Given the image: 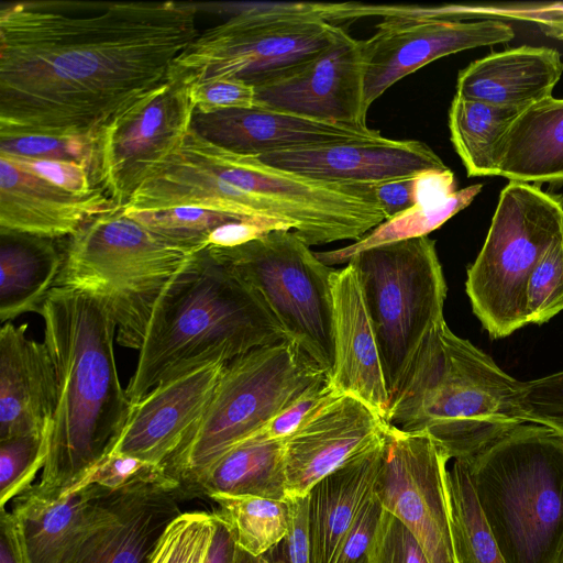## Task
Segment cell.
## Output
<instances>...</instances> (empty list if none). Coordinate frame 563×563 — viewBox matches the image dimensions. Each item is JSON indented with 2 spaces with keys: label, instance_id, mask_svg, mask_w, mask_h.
<instances>
[{
  "label": "cell",
  "instance_id": "obj_1",
  "mask_svg": "<svg viewBox=\"0 0 563 563\" xmlns=\"http://www.w3.org/2000/svg\"><path fill=\"white\" fill-rule=\"evenodd\" d=\"M185 2L34 0L0 11V129L95 137L199 34Z\"/></svg>",
  "mask_w": 563,
  "mask_h": 563
},
{
  "label": "cell",
  "instance_id": "obj_2",
  "mask_svg": "<svg viewBox=\"0 0 563 563\" xmlns=\"http://www.w3.org/2000/svg\"><path fill=\"white\" fill-rule=\"evenodd\" d=\"M40 314L56 375V407L36 488L59 497L77 486L120 439L133 409L113 351L117 322L91 294L54 286Z\"/></svg>",
  "mask_w": 563,
  "mask_h": 563
},
{
  "label": "cell",
  "instance_id": "obj_3",
  "mask_svg": "<svg viewBox=\"0 0 563 563\" xmlns=\"http://www.w3.org/2000/svg\"><path fill=\"white\" fill-rule=\"evenodd\" d=\"M284 340L257 292L208 246L185 261L159 296L128 397L134 405L164 382Z\"/></svg>",
  "mask_w": 563,
  "mask_h": 563
},
{
  "label": "cell",
  "instance_id": "obj_4",
  "mask_svg": "<svg viewBox=\"0 0 563 563\" xmlns=\"http://www.w3.org/2000/svg\"><path fill=\"white\" fill-rule=\"evenodd\" d=\"M522 386L444 321L421 343L390 398L386 421L428 433L450 460L468 459L526 423Z\"/></svg>",
  "mask_w": 563,
  "mask_h": 563
},
{
  "label": "cell",
  "instance_id": "obj_5",
  "mask_svg": "<svg viewBox=\"0 0 563 563\" xmlns=\"http://www.w3.org/2000/svg\"><path fill=\"white\" fill-rule=\"evenodd\" d=\"M463 461L506 563H563V437L522 423Z\"/></svg>",
  "mask_w": 563,
  "mask_h": 563
},
{
  "label": "cell",
  "instance_id": "obj_6",
  "mask_svg": "<svg viewBox=\"0 0 563 563\" xmlns=\"http://www.w3.org/2000/svg\"><path fill=\"white\" fill-rule=\"evenodd\" d=\"M190 255L115 207L69 236L55 286L101 298L117 322L118 343L139 351L159 296Z\"/></svg>",
  "mask_w": 563,
  "mask_h": 563
},
{
  "label": "cell",
  "instance_id": "obj_7",
  "mask_svg": "<svg viewBox=\"0 0 563 563\" xmlns=\"http://www.w3.org/2000/svg\"><path fill=\"white\" fill-rule=\"evenodd\" d=\"M329 376L298 346L284 340L228 362L198 422L162 464L181 493L233 446ZM180 501V500H179Z\"/></svg>",
  "mask_w": 563,
  "mask_h": 563
},
{
  "label": "cell",
  "instance_id": "obj_8",
  "mask_svg": "<svg viewBox=\"0 0 563 563\" xmlns=\"http://www.w3.org/2000/svg\"><path fill=\"white\" fill-rule=\"evenodd\" d=\"M563 238V201L539 187L510 181L500 192L485 242L467 269L472 310L493 339L527 325L529 277Z\"/></svg>",
  "mask_w": 563,
  "mask_h": 563
},
{
  "label": "cell",
  "instance_id": "obj_9",
  "mask_svg": "<svg viewBox=\"0 0 563 563\" xmlns=\"http://www.w3.org/2000/svg\"><path fill=\"white\" fill-rule=\"evenodd\" d=\"M342 29L317 16L310 2L250 3L199 33L169 76L188 85L236 78L254 86L316 57Z\"/></svg>",
  "mask_w": 563,
  "mask_h": 563
},
{
  "label": "cell",
  "instance_id": "obj_10",
  "mask_svg": "<svg viewBox=\"0 0 563 563\" xmlns=\"http://www.w3.org/2000/svg\"><path fill=\"white\" fill-rule=\"evenodd\" d=\"M347 264L357 276L391 398L427 334L445 321L446 284L435 242L420 236L387 243Z\"/></svg>",
  "mask_w": 563,
  "mask_h": 563
},
{
  "label": "cell",
  "instance_id": "obj_11",
  "mask_svg": "<svg viewBox=\"0 0 563 563\" xmlns=\"http://www.w3.org/2000/svg\"><path fill=\"white\" fill-rule=\"evenodd\" d=\"M212 252L252 287L282 329L329 377L333 367L332 276L291 230Z\"/></svg>",
  "mask_w": 563,
  "mask_h": 563
},
{
  "label": "cell",
  "instance_id": "obj_12",
  "mask_svg": "<svg viewBox=\"0 0 563 563\" xmlns=\"http://www.w3.org/2000/svg\"><path fill=\"white\" fill-rule=\"evenodd\" d=\"M196 107L190 85L168 79L119 111L93 139L91 178L117 207L125 208L139 187L180 145Z\"/></svg>",
  "mask_w": 563,
  "mask_h": 563
},
{
  "label": "cell",
  "instance_id": "obj_13",
  "mask_svg": "<svg viewBox=\"0 0 563 563\" xmlns=\"http://www.w3.org/2000/svg\"><path fill=\"white\" fill-rule=\"evenodd\" d=\"M449 460L428 433L388 423L374 494L417 538L430 563H456L446 486Z\"/></svg>",
  "mask_w": 563,
  "mask_h": 563
},
{
  "label": "cell",
  "instance_id": "obj_14",
  "mask_svg": "<svg viewBox=\"0 0 563 563\" xmlns=\"http://www.w3.org/2000/svg\"><path fill=\"white\" fill-rule=\"evenodd\" d=\"M515 37L512 26L497 19L444 20L384 18L362 41L365 108L388 88L441 57Z\"/></svg>",
  "mask_w": 563,
  "mask_h": 563
},
{
  "label": "cell",
  "instance_id": "obj_15",
  "mask_svg": "<svg viewBox=\"0 0 563 563\" xmlns=\"http://www.w3.org/2000/svg\"><path fill=\"white\" fill-rule=\"evenodd\" d=\"M256 107L367 126L362 41L344 29L308 62L254 85Z\"/></svg>",
  "mask_w": 563,
  "mask_h": 563
},
{
  "label": "cell",
  "instance_id": "obj_16",
  "mask_svg": "<svg viewBox=\"0 0 563 563\" xmlns=\"http://www.w3.org/2000/svg\"><path fill=\"white\" fill-rule=\"evenodd\" d=\"M387 428L367 405L331 390L285 439L287 499L307 496L319 481L379 442Z\"/></svg>",
  "mask_w": 563,
  "mask_h": 563
},
{
  "label": "cell",
  "instance_id": "obj_17",
  "mask_svg": "<svg viewBox=\"0 0 563 563\" xmlns=\"http://www.w3.org/2000/svg\"><path fill=\"white\" fill-rule=\"evenodd\" d=\"M180 514L179 500L167 486L107 488L65 563H151L166 528Z\"/></svg>",
  "mask_w": 563,
  "mask_h": 563
},
{
  "label": "cell",
  "instance_id": "obj_18",
  "mask_svg": "<svg viewBox=\"0 0 563 563\" xmlns=\"http://www.w3.org/2000/svg\"><path fill=\"white\" fill-rule=\"evenodd\" d=\"M257 157L274 167L317 179L373 186L449 168L426 143L383 135Z\"/></svg>",
  "mask_w": 563,
  "mask_h": 563
},
{
  "label": "cell",
  "instance_id": "obj_19",
  "mask_svg": "<svg viewBox=\"0 0 563 563\" xmlns=\"http://www.w3.org/2000/svg\"><path fill=\"white\" fill-rule=\"evenodd\" d=\"M225 364H208L150 390L133 405L111 453L162 466L200 419Z\"/></svg>",
  "mask_w": 563,
  "mask_h": 563
},
{
  "label": "cell",
  "instance_id": "obj_20",
  "mask_svg": "<svg viewBox=\"0 0 563 563\" xmlns=\"http://www.w3.org/2000/svg\"><path fill=\"white\" fill-rule=\"evenodd\" d=\"M333 391L357 398L386 420L390 396L376 335L356 273L346 264L332 276Z\"/></svg>",
  "mask_w": 563,
  "mask_h": 563
},
{
  "label": "cell",
  "instance_id": "obj_21",
  "mask_svg": "<svg viewBox=\"0 0 563 563\" xmlns=\"http://www.w3.org/2000/svg\"><path fill=\"white\" fill-rule=\"evenodd\" d=\"M192 128L232 152L262 156L382 135L369 126H353L261 107L211 114L195 111Z\"/></svg>",
  "mask_w": 563,
  "mask_h": 563
},
{
  "label": "cell",
  "instance_id": "obj_22",
  "mask_svg": "<svg viewBox=\"0 0 563 563\" xmlns=\"http://www.w3.org/2000/svg\"><path fill=\"white\" fill-rule=\"evenodd\" d=\"M115 207L99 187L67 191L0 154V232L70 236L90 217Z\"/></svg>",
  "mask_w": 563,
  "mask_h": 563
},
{
  "label": "cell",
  "instance_id": "obj_23",
  "mask_svg": "<svg viewBox=\"0 0 563 563\" xmlns=\"http://www.w3.org/2000/svg\"><path fill=\"white\" fill-rule=\"evenodd\" d=\"M27 323L0 330V440L47 433L56 407V375L44 342L27 336Z\"/></svg>",
  "mask_w": 563,
  "mask_h": 563
},
{
  "label": "cell",
  "instance_id": "obj_24",
  "mask_svg": "<svg viewBox=\"0 0 563 563\" xmlns=\"http://www.w3.org/2000/svg\"><path fill=\"white\" fill-rule=\"evenodd\" d=\"M562 74L563 62L556 49L523 45L472 62L460 70L455 93L522 111L552 97Z\"/></svg>",
  "mask_w": 563,
  "mask_h": 563
},
{
  "label": "cell",
  "instance_id": "obj_25",
  "mask_svg": "<svg viewBox=\"0 0 563 563\" xmlns=\"http://www.w3.org/2000/svg\"><path fill=\"white\" fill-rule=\"evenodd\" d=\"M386 434V432H385ZM384 438L319 481L308 494L311 563H333L347 532L374 494Z\"/></svg>",
  "mask_w": 563,
  "mask_h": 563
},
{
  "label": "cell",
  "instance_id": "obj_26",
  "mask_svg": "<svg viewBox=\"0 0 563 563\" xmlns=\"http://www.w3.org/2000/svg\"><path fill=\"white\" fill-rule=\"evenodd\" d=\"M107 488L88 485L53 498L32 485L12 511L27 563H65L86 533Z\"/></svg>",
  "mask_w": 563,
  "mask_h": 563
},
{
  "label": "cell",
  "instance_id": "obj_27",
  "mask_svg": "<svg viewBox=\"0 0 563 563\" xmlns=\"http://www.w3.org/2000/svg\"><path fill=\"white\" fill-rule=\"evenodd\" d=\"M496 176L563 181V99L549 97L518 114L496 150Z\"/></svg>",
  "mask_w": 563,
  "mask_h": 563
},
{
  "label": "cell",
  "instance_id": "obj_28",
  "mask_svg": "<svg viewBox=\"0 0 563 563\" xmlns=\"http://www.w3.org/2000/svg\"><path fill=\"white\" fill-rule=\"evenodd\" d=\"M216 494L287 500L285 440L251 435L205 470L179 500Z\"/></svg>",
  "mask_w": 563,
  "mask_h": 563
},
{
  "label": "cell",
  "instance_id": "obj_29",
  "mask_svg": "<svg viewBox=\"0 0 563 563\" xmlns=\"http://www.w3.org/2000/svg\"><path fill=\"white\" fill-rule=\"evenodd\" d=\"M53 239L0 232V321L38 312L63 264Z\"/></svg>",
  "mask_w": 563,
  "mask_h": 563
},
{
  "label": "cell",
  "instance_id": "obj_30",
  "mask_svg": "<svg viewBox=\"0 0 563 563\" xmlns=\"http://www.w3.org/2000/svg\"><path fill=\"white\" fill-rule=\"evenodd\" d=\"M520 112L454 95L449 109L451 142L470 177L496 176V150Z\"/></svg>",
  "mask_w": 563,
  "mask_h": 563
},
{
  "label": "cell",
  "instance_id": "obj_31",
  "mask_svg": "<svg viewBox=\"0 0 563 563\" xmlns=\"http://www.w3.org/2000/svg\"><path fill=\"white\" fill-rule=\"evenodd\" d=\"M451 533L456 563H506L481 509L466 464L446 472Z\"/></svg>",
  "mask_w": 563,
  "mask_h": 563
},
{
  "label": "cell",
  "instance_id": "obj_32",
  "mask_svg": "<svg viewBox=\"0 0 563 563\" xmlns=\"http://www.w3.org/2000/svg\"><path fill=\"white\" fill-rule=\"evenodd\" d=\"M476 184L457 192L449 200L435 205H415L400 214L385 220L354 243L332 250L317 252V257L328 266L347 264L357 253L367 249L397 241L428 236V234L454 214L466 208L482 190Z\"/></svg>",
  "mask_w": 563,
  "mask_h": 563
},
{
  "label": "cell",
  "instance_id": "obj_33",
  "mask_svg": "<svg viewBox=\"0 0 563 563\" xmlns=\"http://www.w3.org/2000/svg\"><path fill=\"white\" fill-rule=\"evenodd\" d=\"M209 498L218 505L213 514L230 528L239 549L252 555L276 547L288 531V500L223 494Z\"/></svg>",
  "mask_w": 563,
  "mask_h": 563
},
{
  "label": "cell",
  "instance_id": "obj_34",
  "mask_svg": "<svg viewBox=\"0 0 563 563\" xmlns=\"http://www.w3.org/2000/svg\"><path fill=\"white\" fill-rule=\"evenodd\" d=\"M124 213L166 243L190 254L207 249L209 236L217 228L232 221L251 220L191 207L124 209Z\"/></svg>",
  "mask_w": 563,
  "mask_h": 563
},
{
  "label": "cell",
  "instance_id": "obj_35",
  "mask_svg": "<svg viewBox=\"0 0 563 563\" xmlns=\"http://www.w3.org/2000/svg\"><path fill=\"white\" fill-rule=\"evenodd\" d=\"M47 456V433L0 440V508L32 486Z\"/></svg>",
  "mask_w": 563,
  "mask_h": 563
},
{
  "label": "cell",
  "instance_id": "obj_36",
  "mask_svg": "<svg viewBox=\"0 0 563 563\" xmlns=\"http://www.w3.org/2000/svg\"><path fill=\"white\" fill-rule=\"evenodd\" d=\"M93 139L0 129V153L32 159H59L85 164L91 172Z\"/></svg>",
  "mask_w": 563,
  "mask_h": 563
},
{
  "label": "cell",
  "instance_id": "obj_37",
  "mask_svg": "<svg viewBox=\"0 0 563 563\" xmlns=\"http://www.w3.org/2000/svg\"><path fill=\"white\" fill-rule=\"evenodd\" d=\"M214 525L213 512H181L166 528L151 563H203Z\"/></svg>",
  "mask_w": 563,
  "mask_h": 563
},
{
  "label": "cell",
  "instance_id": "obj_38",
  "mask_svg": "<svg viewBox=\"0 0 563 563\" xmlns=\"http://www.w3.org/2000/svg\"><path fill=\"white\" fill-rule=\"evenodd\" d=\"M563 311V238L533 268L526 290L527 323L542 324Z\"/></svg>",
  "mask_w": 563,
  "mask_h": 563
},
{
  "label": "cell",
  "instance_id": "obj_39",
  "mask_svg": "<svg viewBox=\"0 0 563 563\" xmlns=\"http://www.w3.org/2000/svg\"><path fill=\"white\" fill-rule=\"evenodd\" d=\"M140 483L159 484L176 490L161 465L115 453L107 455L71 490L88 485L115 490Z\"/></svg>",
  "mask_w": 563,
  "mask_h": 563
},
{
  "label": "cell",
  "instance_id": "obj_40",
  "mask_svg": "<svg viewBox=\"0 0 563 563\" xmlns=\"http://www.w3.org/2000/svg\"><path fill=\"white\" fill-rule=\"evenodd\" d=\"M368 562L430 563V560L411 531L383 509L369 547Z\"/></svg>",
  "mask_w": 563,
  "mask_h": 563
},
{
  "label": "cell",
  "instance_id": "obj_41",
  "mask_svg": "<svg viewBox=\"0 0 563 563\" xmlns=\"http://www.w3.org/2000/svg\"><path fill=\"white\" fill-rule=\"evenodd\" d=\"M521 412L526 423H537L563 437V371L523 382Z\"/></svg>",
  "mask_w": 563,
  "mask_h": 563
},
{
  "label": "cell",
  "instance_id": "obj_42",
  "mask_svg": "<svg viewBox=\"0 0 563 563\" xmlns=\"http://www.w3.org/2000/svg\"><path fill=\"white\" fill-rule=\"evenodd\" d=\"M196 112L211 114L224 110L256 107L254 86L236 78H209L190 85Z\"/></svg>",
  "mask_w": 563,
  "mask_h": 563
},
{
  "label": "cell",
  "instance_id": "obj_43",
  "mask_svg": "<svg viewBox=\"0 0 563 563\" xmlns=\"http://www.w3.org/2000/svg\"><path fill=\"white\" fill-rule=\"evenodd\" d=\"M27 172L71 192L87 194L95 186L91 172L85 164L59 159H32L0 153Z\"/></svg>",
  "mask_w": 563,
  "mask_h": 563
},
{
  "label": "cell",
  "instance_id": "obj_44",
  "mask_svg": "<svg viewBox=\"0 0 563 563\" xmlns=\"http://www.w3.org/2000/svg\"><path fill=\"white\" fill-rule=\"evenodd\" d=\"M373 494L347 532L333 563H369V547L383 511Z\"/></svg>",
  "mask_w": 563,
  "mask_h": 563
},
{
  "label": "cell",
  "instance_id": "obj_45",
  "mask_svg": "<svg viewBox=\"0 0 563 563\" xmlns=\"http://www.w3.org/2000/svg\"><path fill=\"white\" fill-rule=\"evenodd\" d=\"M331 390L329 378L314 384L256 433L272 440L287 439Z\"/></svg>",
  "mask_w": 563,
  "mask_h": 563
},
{
  "label": "cell",
  "instance_id": "obj_46",
  "mask_svg": "<svg viewBox=\"0 0 563 563\" xmlns=\"http://www.w3.org/2000/svg\"><path fill=\"white\" fill-rule=\"evenodd\" d=\"M289 527L282 541L287 563H311L308 530V495L288 498Z\"/></svg>",
  "mask_w": 563,
  "mask_h": 563
},
{
  "label": "cell",
  "instance_id": "obj_47",
  "mask_svg": "<svg viewBox=\"0 0 563 563\" xmlns=\"http://www.w3.org/2000/svg\"><path fill=\"white\" fill-rule=\"evenodd\" d=\"M274 230L288 229L283 224L264 220L232 221L212 231L208 240V246L234 247L258 239Z\"/></svg>",
  "mask_w": 563,
  "mask_h": 563
},
{
  "label": "cell",
  "instance_id": "obj_48",
  "mask_svg": "<svg viewBox=\"0 0 563 563\" xmlns=\"http://www.w3.org/2000/svg\"><path fill=\"white\" fill-rule=\"evenodd\" d=\"M417 176L374 185L377 201L386 220L400 214L416 205L415 181Z\"/></svg>",
  "mask_w": 563,
  "mask_h": 563
},
{
  "label": "cell",
  "instance_id": "obj_49",
  "mask_svg": "<svg viewBox=\"0 0 563 563\" xmlns=\"http://www.w3.org/2000/svg\"><path fill=\"white\" fill-rule=\"evenodd\" d=\"M456 192L454 174L450 168L428 170L416 177V205L440 203L451 199Z\"/></svg>",
  "mask_w": 563,
  "mask_h": 563
},
{
  "label": "cell",
  "instance_id": "obj_50",
  "mask_svg": "<svg viewBox=\"0 0 563 563\" xmlns=\"http://www.w3.org/2000/svg\"><path fill=\"white\" fill-rule=\"evenodd\" d=\"M0 563H27L13 515L0 508Z\"/></svg>",
  "mask_w": 563,
  "mask_h": 563
},
{
  "label": "cell",
  "instance_id": "obj_51",
  "mask_svg": "<svg viewBox=\"0 0 563 563\" xmlns=\"http://www.w3.org/2000/svg\"><path fill=\"white\" fill-rule=\"evenodd\" d=\"M238 551L230 528L216 516L214 532L203 563H236Z\"/></svg>",
  "mask_w": 563,
  "mask_h": 563
},
{
  "label": "cell",
  "instance_id": "obj_52",
  "mask_svg": "<svg viewBox=\"0 0 563 563\" xmlns=\"http://www.w3.org/2000/svg\"><path fill=\"white\" fill-rule=\"evenodd\" d=\"M236 563H287V559L280 542L267 552L256 556L239 549Z\"/></svg>",
  "mask_w": 563,
  "mask_h": 563
},
{
  "label": "cell",
  "instance_id": "obj_53",
  "mask_svg": "<svg viewBox=\"0 0 563 563\" xmlns=\"http://www.w3.org/2000/svg\"><path fill=\"white\" fill-rule=\"evenodd\" d=\"M549 36H552V37H554V38H558V40H560V41H563V26H562V27H560V29H558V30H555V31H553V32H551V33L549 34Z\"/></svg>",
  "mask_w": 563,
  "mask_h": 563
}]
</instances>
